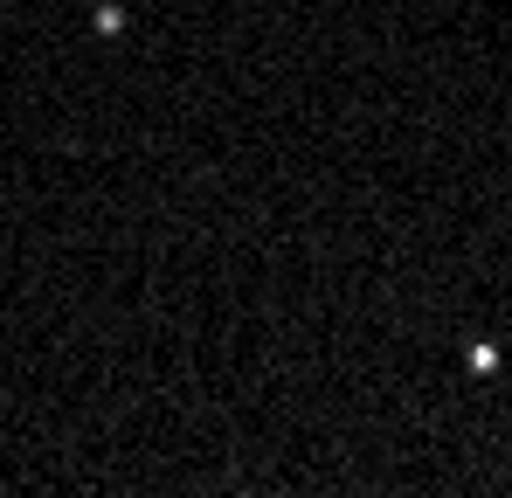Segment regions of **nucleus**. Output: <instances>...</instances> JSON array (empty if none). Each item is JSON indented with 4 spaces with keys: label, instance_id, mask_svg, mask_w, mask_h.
Wrapping results in <instances>:
<instances>
[{
    "label": "nucleus",
    "instance_id": "1",
    "mask_svg": "<svg viewBox=\"0 0 512 498\" xmlns=\"http://www.w3.org/2000/svg\"><path fill=\"white\" fill-rule=\"evenodd\" d=\"M97 28H104V35H125L132 14H125V7H97Z\"/></svg>",
    "mask_w": 512,
    "mask_h": 498
}]
</instances>
